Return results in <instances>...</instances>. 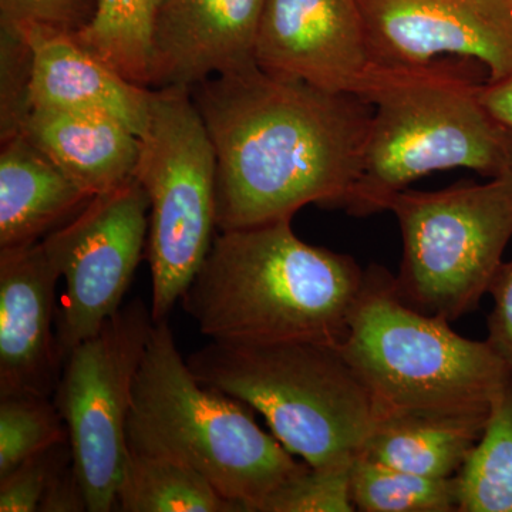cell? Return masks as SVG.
<instances>
[{"label": "cell", "mask_w": 512, "mask_h": 512, "mask_svg": "<svg viewBox=\"0 0 512 512\" xmlns=\"http://www.w3.org/2000/svg\"><path fill=\"white\" fill-rule=\"evenodd\" d=\"M217 154V228L256 227L309 204L345 208L362 170L370 104L255 64L190 90Z\"/></svg>", "instance_id": "cell-1"}, {"label": "cell", "mask_w": 512, "mask_h": 512, "mask_svg": "<svg viewBox=\"0 0 512 512\" xmlns=\"http://www.w3.org/2000/svg\"><path fill=\"white\" fill-rule=\"evenodd\" d=\"M363 284L352 256L306 244L282 220L221 231L180 302L214 342L339 346Z\"/></svg>", "instance_id": "cell-2"}, {"label": "cell", "mask_w": 512, "mask_h": 512, "mask_svg": "<svg viewBox=\"0 0 512 512\" xmlns=\"http://www.w3.org/2000/svg\"><path fill=\"white\" fill-rule=\"evenodd\" d=\"M480 86L460 64L373 63L357 97L373 107L362 170L343 210L387 211L413 181L450 168L493 178L512 168V131L485 109Z\"/></svg>", "instance_id": "cell-3"}, {"label": "cell", "mask_w": 512, "mask_h": 512, "mask_svg": "<svg viewBox=\"0 0 512 512\" xmlns=\"http://www.w3.org/2000/svg\"><path fill=\"white\" fill-rule=\"evenodd\" d=\"M127 443L194 468L242 512H255L266 495L309 467L256 424L251 407L198 382L168 320L151 329L134 383Z\"/></svg>", "instance_id": "cell-4"}, {"label": "cell", "mask_w": 512, "mask_h": 512, "mask_svg": "<svg viewBox=\"0 0 512 512\" xmlns=\"http://www.w3.org/2000/svg\"><path fill=\"white\" fill-rule=\"evenodd\" d=\"M198 382L264 416L313 468L352 466L377 421L375 403L339 346L214 342L187 359Z\"/></svg>", "instance_id": "cell-5"}, {"label": "cell", "mask_w": 512, "mask_h": 512, "mask_svg": "<svg viewBox=\"0 0 512 512\" xmlns=\"http://www.w3.org/2000/svg\"><path fill=\"white\" fill-rule=\"evenodd\" d=\"M450 323L404 302L383 266L366 269L339 349L369 390L377 420L490 409L510 366L487 340L464 338Z\"/></svg>", "instance_id": "cell-6"}, {"label": "cell", "mask_w": 512, "mask_h": 512, "mask_svg": "<svg viewBox=\"0 0 512 512\" xmlns=\"http://www.w3.org/2000/svg\"><path fill=\"white\" fill-rule=\"evenodd\" d=\"M150 200L151 316H170L200 271L217 228V154L190 89H153L136 173Z\"/></svg>", "instance_id": "cell-7"}, {"label": "cell", "mask_w": 512, "mask_h": 512, "mask_svg": "<svg viewBox=\"0 0 512 512\" xmlns=\"http://www.w3.org/2000/svg\"><path fill=\"white\" fill-rule=\"evenodd\" d=\"M403 256L394 288L404 302L450 322L476 311L512 238V168L484 184L397 192Z\"/></svg>", "instance_id": "cell-8"}, {"label": "cell", "mask_w": 512, "mask_h": 512, "mask_svg": "<svg viewBox=\"0 0 512 512\" xmlns=\"http://www.w3.org/2000/svg\"><path fill=\"white\" fill-rule=\"evenodd\" d=\"M153 326L151 309L136 299L64 360L52 399L69 433L89 512L116 510L134 383Z\"/></svg>", "instance_id": "cell-9"}, {"label": "cell", "mask_w": 512, "mask_h": 512, "mask_svg": "<svg viewBox=\"0 0 512 512\" xmlns=\"http://www.w3.org/2000/svg\"><path fill=\"white\" fill-rule=\"evenodd\" d=\"M150 200L137 178L94 195L43 239L64 279L56 320L62 363L123 306L148 241Z\"/></svg>", "instance_id": "cell-10"}, {"label": "cell", "mask_w": 512, "mask_h": 512, "mask_svg": "<svg viewBox=\"0 0 512 512\" xmlns=\"http://www.w3.org/2000/svg\"><path fill=\"white\" fill-rule=\"evenodd\" d=\"M357 2L379 66H424L451 55L484 64L485 82L512 74V0Z\"/></svg>", "instance_id": "cell-11"}, {"label": "cell", "mask_w": 512, "mask_h": 512, "mask_svg": "<svg viewBox=\"0 0 512 512\" xmlns=\"http://www.w3.org/2000/svg\"><path fill=\"white\" fill-rule=\"evenodd\" d=\"M255 60L265 72L359 94L373 62L357 0H266Z\"/></svg>", "instance_id": "cell-12"}, {"label": "cell", "mask_w": 512, "mask_h": 512, "mask_svg": "<svg viewBox=\"0 0 512 512\" xmlns=\"http://www.w3.org/2000/svg\"><path fill=\"white\" fill-rule=\"evenodd\" d=\"M59 279L43 241L0 249V396L53 397L63 369L55 330Z\"/></svg>", "instance_id": "cell-13"}, {"label": "cell", "mask_w": 512, "mask_h": 512, "mask_svg": "<svg viewBox=\"0 0 512 512\" xmlns=\"http://www.w3.org/2000/svg\"><path fill=\"white\" fill-rule=\"evenodd\" d=\"M266 0H164L154 26L150 89H192L255 66Z\"/></svg>", "instance_id": "cell-14"}, {"label": "cell", "mask_w": 512, "mask_h": 512, "mask_svg": "<svg viewBox=\"0 0 512 512\" xmlns=\"http://www.w3.org/2000/svg\"><path fill=\"white\" fill-rule=\"evenodd\" d=\"M16 30L25 37L32 55L30 110L104 114L143 136L153 89L128 80L80 45L74 33L43 26Z\"/></svg>", "instance_id": "cell-15"}, {"label": "cell", "mask_w": 512, "mask_h": 512, "mask_svg": "<svg viewBox=\"0 0 512 512\" xmlns=\"http://www.w3.org/2000/svg\"><path fill=\"white\" fill-rule=\"evenodd\" d=\"M19 133L92 197L120 187L136 173L140 137L113 117L33 109Z\"/></svg>", "instance_id": "cell-16"}, {"label": "cell", "mask_w": 512, "mask_h": 512, "mask_svg": "<svg viewBox=\"0 0 512 512\" xmlns=\"http://www.w3.org/2000/svg\"><path fill=\"white\" fill-rule=\"evenodd\" d=\"M92 198L23 134L2 140L0 249L43 241Z\"/></svg>", "instance_id": "cell-17"}, {"label": "cell", "mask_w": 512, "mask_h": 512, "mask_svg": "<svg viewBox=\"0 0 512 512\" xmlns=\"http://www.w3.org/2000/svg\"><path fill=\"white\" fill-rule=\"evenodd\" d=\"M490 409L380 417L362 456L424 477H456L477 446Z\"/></svg>", "instance_id": "cell-18"}, {"label": "cell", "mask_w": 512, "mask_h": 512, "mask_svg": "<svg viewBox=\"0 0 512 512\" xmlns=\"http://www.w3.org/2000/svg\"><path fill=\"white\" fill-rule=\"evenodd\" d=\"M121 512H242L194 468L164 454L128 448L117 490Z\"/></svg>", "instance_id": "cell-19"}, {"label": "cell", "mask_w": 512, "mask_h": 512, "mask_svg": "<svg viewBox=\"0 0 512 512\" xmlns=\"http://www.w3.org/2000/svg\"><path fill=\"white\" fill-rule=\"evenodd\" d=\"M456 480L458 512H512V367L491 400L483 436Z\"/></svg>", "instance_id": "cell-20"}, {"label": "cell", "mask_w": 512, "mask_h": 512, "mask_svg": "<svg viewBox=\"0 0 512 512\" xmlns=\"http://www.w3.org/2000/svg\"><path fill=\"white\" fill-rule=\"evenodd\" d=\"M164 0H99L80 45L131 82L150 87L154 26Z\"/></svg>", "instance_id": "cell-21"}, {"label": "cell", "mask_w": 512, "mask_h": 512, "mask_svg": "<svg viewBox=\"0 0 512 512\" xmlns=\"http://www.w3.org/2000/svg\"><path fill=\"white\" fill-rule=\"evenodd\" d=\"M352 500L362 512H458L456 477H424L356 458L350 474Z\"/></svg>", "instance_id": "cell-22"}, {"label": "cell", "mask_w": 512, "mask_h": 512, "mask_svg": "<svg viewBox=\"0 0 512 512\" xmlns=\"http://www.w3.org/2000/svg\"><path fill=\"white\" fill-rule=\"evenodd\" d=\"M63 441H69V433L52 397L0 396V478Z\"/></svg>", "instance_id": "cell-23"}, {"label": "cell", "mask_w": 512, "mask_h": 512, "mask_svg": "<svg viewBox=\"0 0 512 512\" xmlns=\"http://www.w3.org/2000/svg\"><path fill=\"white\" fill-rule=\"evenodd\" d=\"M352 466H309L266 495L264 500L256 505L255 512L356 511L350 487Z\"/></svg>", "instance_id": "cell-24"}, {"label": "cell", "mask_w": 512, "mask_h": 512, "mask_svg": "<svg viewBox=\"0 0 512 512\" xmlns=\"http://www.w3.org/2000/svg\"><path fill=\"white\" fill-rule=\"evenodd\" d=\"M0 138L19 134L30 111L32 55L22 33L0 26Z\"/></svg>", "instance_id": "cell-25"}, {"label": "cell", "mask_w": 512, "mask_h": 512, "mask_svg": "<svg viewBox=\"0 0 512 512\" xmlns=\"http://www.w3.org/2000/svg\"><path fill=\"white\" fill-rule=\"evenodd\" d=\"M73 463L69 441L29 457L0 478V511L36 512L53 480Z\"/></svg>", "instance_id": "cell-26"}, {"label": "cell", "mask_w": 512, "mask_h": 512, "mask_svg": "<svg viewBox=\"0 0 512 512\" xmlns=\"http://www.w3.org/2000/svg\"><path fill=\"white\" fill-rule=\"evenodd\" d=\"M99 0H0V26H43L77 33L96 16Z\"/></svg>", "instance_id": "cell-27"}, {"label": "cell", "mask_w": 512, "mask_h": 512, "mask_svg": "<svg viewBox=\"0 0 512 512\" xmlns=\"http://www.w3.org/2000/svg\"><path fill=\"white\" fill-rule=\"evenodd\" d=\"M493 311L487 319L488 345L512 367V259L503 262L491 282Z\"/></svg>", "instance_id": "cell-28"}, {"label": "cell", "mask_w": 512, "mask_h": 512, "mask_svg": "<svg viewBox=\"0 0 512 512\" xmlns=\"http://www.w3.org/2000/svg\"><path fill=\"white\" fill-rule=\"evenodd\" d=\"M40 512L87 511L82 485L74 474L73 463L55 477L39 507Z\"/></svg>", "instance_id": "cell-29"}, {"label": "cell", "mask_w": 512, "mask_h": 512, "mask_svg": "<svg viewBox=\"0 0 512 512\" xmlns=\"http://www.w3.org/2000/svg\"><path fill=\"white\" fill-rule=\"evenodd\" d=\"M480 97L488 113L512 131V74L497 82L481 84Z\"/></svg>", "instance_id": "cell-30"}]
</instances>
